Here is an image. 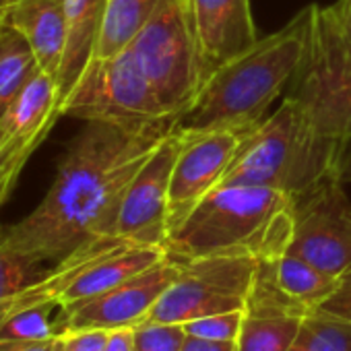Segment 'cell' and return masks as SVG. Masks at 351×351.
Returning a JSON list of instances; mask_svg holds the SVG:
<instances>
[{"label":"cell","mask_w":351,"mask_h":351,"mask_svg":"<svg viewBox=\"0 0 351 351\" xmlns=\"http://www.w3.org/2000/svg\"><path fill=\"white\" fill-rule=\"evenodd\" d=\"M258 261L250 254H211L178 261V273L145 320L184 324L211 314L244 310Z\"/></svg>","instance_id":"52a82bcc"},{"label":"cell","mask_w":351,"mask_h":351,"mask_svg":"<svg viewBox=\"0 0 351 351\" xmlns=\"http://www.w3.org/2000/svg\"><path fill=\"white\" fill-rule=\"evenodd\" d=\"M173 124L124 128L85 122L40 205L17 223L0 226V236L44 265H56L97 238L116 236L118 211L132 178Z\"/></svg>","instance_id":"6da1fadb"},{"label":"cell","mask_w":351,"mask_h":351,"mask_svg":"<svg viewBox=\"0 0 351 351\" xmlns=\"http://www.w3.org/2000/svg\"><path fill=\"white\" fill-rule=\"evenodd\" d=\"M308 310L277 285L269 263L261 258L244 304L238 351H289Z\"/></svg>","instance_id":"4fadbf2b"},{"label":"cell","mask_w":351,"mask_h":351,"mask_svg":"<svg viewBox=\"0 0 351 351\" xmlns=\"http://www.w3.org/2000/svg\"><path fill=\"white\" fill-rule=\"evenodd\" d=\"M293 197L267 186L219 184L178 226L165 242L173 261L211 254H250L275 258L291 238Z\"/></svg>","instance_id":"3957f363"},{"label":"cell","mask_w":351,"mask_h":351,"mask_svg":"<svg viewBox=\"0 0 351 351\" xmlns=\"http://www.w3.org/2000/svg\"><path fill=\"white\" fill-rule=\"evenodd\" d=\"M62 330V306L58 302L15 310L0 322V339H48Z\"/></svg>","instance_id":"603a6c76"},{"label":"cell","mask_w":351,"mask_h":351,"mask_svg":"<svg viewBox=\"0 0 351 351\" xmlns=\"http://www.w3.org/2000/svg\"><path fill=\"white\" fill-rule=\"evenodd\" d=\"M246 134L238 130L184 132V143L176 157L169 180V232L221 184Z\"/></svg>","instance_id":"8fae6325"},{"label":"cell","mask_w":351,"mask_h":351,"mask_svg":"<svg viewBox=\"0 0 351 351\" xmlns=\"http://www.w3.org/2000/svg\"><path fill=\"white\" fill-rule=\"evenodd\" d=\"M167 252L161 246H138L130 242H122L116 248L101 254L97 261H93L62 293L60 306H71L83 300H89L97 293H104L122 281L138 275L141 271L153 267L161 258H165Z\"/></svg>","instance_id":"e0dca14e"},{"label":"cell","mask_w":351,"mask_h":351,"mask_svg":"<svg viewBox=\"0 0 351 351\" xmlns=\"http://www.w3.org/2000/svg\"><path fill=\"white\" fill-rule=\"evenodd\" d=\"M289 351H306V349H304V347H302V345H300V343L295 341V345H293V347H291Z\"/></svg>","instance_id":"e575fe53"},{"label":"cell","mask_w":351,"mask_h":351,"mask_svg":"<svg viewBox=\"0 0 351 351\" xmlns=\"http://www.w3.org/2000/svg\"><path fill=\"white\" fill-rule=\"evenodd\" d=\"M40 71L27 40L11 27H0V114Z\"/></svg>","instance_id":"44dd1931"},{"label":"cell","mask_w":351,"mask_h":351,"mask_svg":"<svg viewBox=\"0 0 351 351\" xmlns=\"http://www.w3.org/2000/svg\"><path fill=\"white\" fill-rule=\"evenodd\" d=\"M46 273L48 267L44 263L11 248L0 236V322L7 316L11 300Z\"/></svg>","instance_id":"cb8c5ba5"},{"label":"cell","mask_w":351,"mask_h":351,"mask_svg":"<svg viewBox=\"0 0 351 351\" xmlns=\"http://www.w3.org/2000/svg\"><path fill=\"white\" fill-rule=\"evenodd\" d=\"M58 118V83L52 75L40 69L0 114V132L5 134V138L44 143Z\"/></svg>","instance_id":"2e32d148"},{"label":"cell","mask_w":351,"mask_h":351,"mask_svg":"<svg viewBox=\"0 0 351 351\" xmlns=\"http://www.w3.org/2000/svg\"><path fill=\"white\" fill-rule=\"evenodd\" d=\"M328 11L345 48L351 54V0H337L328 7Z\"/></svg>","instance_id":"f546056e"},{"label":"cell","mask_w":351,"mask_h":351,"mask_svg":"<svg viewBox=\"0 0 351 351\" xmlns=\"http://www.w3.org/2000/svg\"><path fill=\"white\" fill-rule=\"evenodd\" d=\"M108 0H64L66 48L58 71L60 104L95 56Z\"/></svg>","instance_id":"ac0fdd59"},{"label":"cell","mask_w":351,"mask_h":351,"mask_svg":"<svg viewBox=\"0 0 351 351\" xmlns=\"http://www.w3.org/2000/svg\"><path fill=\"white\" fill-rule=\"evenodd\" d=\"M343 155V147L314 124L295 95H289L244 136L221 184L267 186L293 197L324 176H341Z\"/></svg>","instance_id":"277c9868"},{"label":"cell","mask_w":351,"mask_h":351,"mask_svg":"<svg viewBox=\"0 0 351 351\" xmlns=\"http://www.w3.org/2000/svg\"><path fill=\"white\" fill-rule=\"evenodd\" d=\"M108 332L104 328H66L60 351H106Z\"/></svg>","instance_id":"4316f807"},{"label":"cell","mask_w":351,"mask_h":351,"mask_svg":"<svg viewBox=\"0 0 351 351\" xmlns=\"http://www.w3.org/2000/svg\"><path fill=\"white\" fill-rule=\"evenodd\" d=\"M182 351H238V341H209L189 335Z\"/></svg>","instance_id":"4dcf8cb0"},{"label":"cell","mask_w":351,"mask_h":351,"mask_svg":"<svg viewBox=\"0 0 351 351\" xmlns=\"http://www.w3.org/2000/svg\"><path fill=\"white\" fill-rule=\"evenodd\" d=\"M242 316L244 310L211 314L184 322V328L191 337H201L209 341H238L242 328Z\"/></svg>","instance_id":"484cf974"},{"label":"cell","mask_w":351,"mask_h":351,"mask_svg":"<svg viewBox=\"0 0 351 351\" xmlns=\"http://www.w3.org/2000/svg\"><path fill=\"white\" fill-rule=\"evenodd\" d=\"M291 217L285 252L341 277L351 267V199L341 176H324L304 193L293 195Z\"/></svg>","instance_id":"9c48e42d"},{"label":"cell","mask_w":351,"mask_h":351,"mask_svg":"<svg viewBox=\"0 0 351 351\" xmlns=\"http://www.w3.org/2000/svg\"><path fill=\"white\" fill-rule=\"evenodd\" d=\"M15 0H0V27H5V17L9 13V9L13 7Z\"/></svg>","instance_id":"836d02e7"},{"label":"cell","mask_w":351,"mask_h":351,"mask_svg":"<svg viewBox=\"0 0 351 351\" xmlns=\"http://www.w3.org/2000/svg\"><path fill=\"white\" fill-rule=\"evenodd\" d=\"M178 273V261L169 256L89 300L62 306L66 328H132L141 324Z\"/></svg>","instance_id":"7c38bea8"},{"label":"cell","mask_w":351,"mask_h":351,"mask_svg":"<svg viewBox=\"0 0 351 351\" xmlns=\"http://www.w3.org/2000/svg\"><path fill=\"white\" fill-rule=\"evenodd\" d=\"M5 141H7V138H5V134H3V132H0V149H3V145H5Z\"/></svg>","instance_id":"d590c367"},{"label":"cell","mask_w":351,"mask_h":351,"mask_svg":"<svg viewBox=\"0 0 351 351\" xmlns=\"http://www.w3.org/2000/svg\"><path fill=\"white\" fill-rule=\"evenodd\" d=\"M207 75L258 38L250 0H184Z\"/></svg>","instance_id":"5bb4252c"},{"label":"cell","mask_w":351,"mask_h":351,"mask_svg":"<svg viewBox=\"0 0 351 351\" xmlns=\"http://www.w3.org/2000/svg\"><path fill=\"white\" fill-rule=\"evenodd\" d=\"M5 27L21 34L32 46L40 69L58 79L66 48L64 0H15L5 17Z\"/></svg>","instance_id":"9a60e30c"},{"label":"cell","mask_w":351,"mask_h":351,"mask_svg":"<svg viewBox=\"0 0 351 351\" xmlns=\"http://www.w3.org/2000/svg\"><path fill=\"white\" fill-rule=\"evenodd\" d=\"M316 5L302 9L283 29L258 38L248 50L213 69L193 104L176 118L186 134L209 130L250 132L298 79L312 46Z\"/></svg>","instance_id":"7a4b0ae2"},{"label":"cell","mask_w":351,"mask_h":351,"mask_svg":"<svg viewBox=\"0 0 351 351\" xmlns=\"http://www.w3.org/2000/svg\"><path fill=\"white\" fill-rule=\"evenodd\" d=\"M341 178L343 182H351V145L345 149L343 163H341Z\"/></svg>","instance_id":"d6a6232c"},{"label":"cell","mask_w":351,"mask_h":351,"mask_svg":"<svg viewBox=\"0 0 351 351\" xmlns=\"http://www.w3.org/2000/svg\"><path fill=\"white\" fill-rule=\"evenodd\" d=\"M320 308L351 320V267L339 277V285H337L335 293Z\"/></svg>","instance_id":"83f0119b"},{"label":"cell","mask_w":351,"mask_h":351,"mask_svg":"<svg viewBox=\"0 0 351 351\" xmlns=\"http://www.w3.org/2000/svg\"><path fill=\"white\" fill-rule=\"evenodd\" d=\"M167 3L171 0H108L95 56L106 58L126 50Z\"/></svg>","instance_id":"ffe728a7"},{"label":"cell","mask_w":351,"mask_h":351,"mask_svg":"<svg viewBox=\"0 0 351 351\" xmlns=\"http://www.w3.org/2000/svg\"><path fill=\"white\" fill-rule=\"evenodd\" d=\"M167 112L178 118L207 79L186 3H167L128 46Z\"/></svg>","instance_id":"8992f818"},{"label":"cell","mask_w":351,"mask_h":351,"mask_svg":"<svg viewBox=\"0 0 351 351\" xmlns=\"http://www.w3.org/2000/svg\"><path fill=\"white\" fill-rule=\"evenodd\" d=\"M106 351H132V328H114V330H110Z\"/></svg>","instance_id":"1f68e13d"},{"label":"cell","mask_w":351,"mask_h":351,"mask_svg":"<svg viewBox=\"0 0 351 351\" xmlns=\"http://www.w3.org/2000/svg\"><path fill=\"white\" fill-rule=\"evenodd\" d=\"M60 116L141 128L176 122L130 48L114 56H93L60 104Z\"/></svg>","instance_id":"5b68a950"},{"label":"cell","mask_w":351,"mask_h":351,"mask_svg":"<svg viewBox=\"0 0 351 351\" xmlns=\"http://www.w3.org/2000/svg\"><path fill=\"white\" fill-rule=\"evenodd\" d=\"M291 95L304 104L314 124L343 151L351 145V54L328 7H316L310 54Z\"/></svg>","instance_id":"ba28073f"},{"label":"cell","mask_w":351,"mask_h":351,"mask_svg":"<svg viewBox=\"0 0 351 351\" xmlns=\"http://www.w3.org/2000/svg\"><path fill=\"white\" fill-rule=\"evenodd\" d=\"M298 343L306 351H351V320L322 308H310Z\"/></svg>","instance_id":"7402d4cb"},{"label":"cell","mask_w":351,"mask_h":351,"mask_svg":"<svg viewBox=\"0 0 351 351\" xmlns=\"http://www.w3.org/2000/svg\"><path fill=\"white\" fill-rule=\"evenodd\" d=\"M277 285L306 308H320L337 289L339 277L330 275L302 256L283 252L275 258H265Z\"/></svg>","instance_id":"d6986e66"},{"label":"cell","mask_w":351,"mask_h":351,"mask_svg":"<svg viewBox=\"0 0 351 351\" xmlns=\"http://www.w3.org/2000/svg\"><path fill=\"white\" fill-rule=\"evenodd\" d=\"M186 337L180 322L145 320L132 326V351H182Z\"/></svg>","instance_id":"d4e9b609"},{"label":"cell","mask_w":351,"mask_h":351,"mask_svg":"<svg viewBox=\"0 0 351 351\" xmlns=\"http://www.w3.org/2000/svg\"><path fill=\"white\" fill-rule=\"evenodd\" d=\"M184 143V132L173 128L132 178L116 219L114 234L130 244L165 248L169 236L167 201L171 169Z\"/></svg>","instance_id":"30bf717a"},{"label":"cell","mask_w":351,"mask_h":351,"mask_svg":"<svg viewBox=\"0 0 351 351\" xmlns=\"http://www.w3.org/2000/svg\"><path fill=\"white\" fill-rule=\"evenodd\" d=\"M62 332L48 339H0V351H60Z\"/></svg>","instance_id":"f1b7e54d"}]
</instances>
